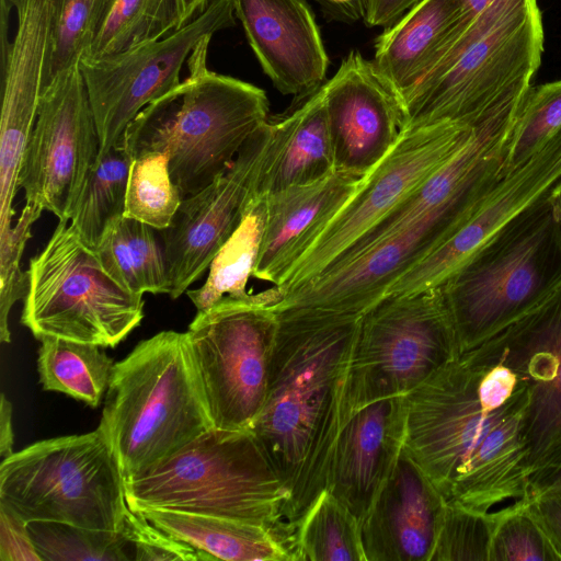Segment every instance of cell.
I'll return each mask as SVG.
<instances>
[{
    "instance_id": "6da1fadb",
    "label": "cell",
    "mask_w": 561,
    "mask_h": 561,
    "mask_svg": "<svg viewBox=\"0 0 561 561\" xmlns=\"http://www.w3.org/2000/svg\"><path fill=\"white\" fill-rule=\"evenodd\" d=\"M276 312L267 393L250 431L289 494L282 530L294 542L300 520L327 490L348 417L350 369L363 314L308 308Z\"/></svg>"
},
{
    "instance_id": "7a4b0ae2",
    "label": "cell",
    "mask_w": 561,
    "mask_h": 561,
    "mask_svg": "<svg viewBox=\"0 0 561 561\" xmlns=\"http://www.w3.org/2000/svg\"><path fill=\"white\" fill-rule=\"evenodd\" d=\"M477 379L460 354L408 393L403 447L447 504L500 520L530 501L528 389L490 409L478 397Z\"/></svg>"
},
{
    "instance_id": "3957f363",
    "label": "cell",
    "mask_w": 561,
    "mask_h": 561,
    "mask_svg": "<svg viewBox=\"0 0 561 561\" xmlns=\"http://www.w3.org/2000/svg\"><path fill=\"white\" fill-rule=\"evenodd\" d=\"M209 41L205 38L191 54L188 77L144 107L124 136L130 158L168 154L171 178L183 198L225 173L247 140L270 119L263 89L207 68Z\"/></svg>"
},
{
    "instance_id": "277c9868",
    "label": "cell",
    "mask_w": 561,
    "mask_h": 561,
    "mask_svg": "<svg viewBox=\"0 0 561 561\" xmlns=\"http://www.w3.org/2000/svg\"><path fill=\"white\" fill-rule=\"evenodd\" d=\"M543 43L538 0H493L401 101L404 129L473 126L520 101L540 66Z\"/></svg>"
},
{
    "instance_id": "5b68a950",
    "label": "cell",
    "mask_w": 561,
    "mask_h": 561,
    "mask_svg": "<svg viewBox=\"0 0 561 561\" xmlns=\"http://www.w3.org/2000/svg\"><path fill=\"white\" fill-rule=\"evenodd\" d=\"M100 424L125 480L214 427L186 333L161 331L115 363Z\"/></svg>"
},
{
    "instance_id": "8992f818",
    "label": "cell",
    "mask_w": 561,
    "mask_h": 561,
    "mask_svg": "<svg viewBox=\"0 0 561 561\" xmlns=\"http://www.w3.org/2000/svg\"><path fill=\"white\" fill-rule=\"evenodd\" d=\"M124 486L133 511L160 508L230 518L274 528L286 538L282 516L289 494L250 430L211 427L125 480Z\"/></svg>"
},
{
    "instance_id": "52a82bcc",
    "label": "cell",
    "mask_w": 561,
    "mask_h": 561,
    "mask_svg": "<svg viewBox=\"0 0 561 561\" xmlns=\"http://www.w3.org/2000/svg\"><path fill=\"white\" fill-rule=\"evenodd\" d=\"M549 196L513 219L438 286L460 354L561 286V231Z\"/></svg>"
},
{
    "instance_id": "ba28073f",
    "label": "cell",
    "mask_w": 561,
    "mask_h": 561,
    "mask_svg": "<svg viewBox=\"0 0 561 561\" xmlns=\"http://www.w3.org/2000/svg\"><path fill=\"white\" fill-rule=\"evenodd\" d=\"M122 468L103 425L44 439L0 463V503L26 522L118 531L128 504Z\"/></svg>"
},
{
    "instance_id": "9c48e42d",
    "label": "cell",
    "mask_w": 561,
    "mask_h": 561,
    "mask_svg": "<svg viewBox=\"0 0 561 561\" xmlns=\"http://www.w3.org/2000/svg\"><path fill=\"white\" fill-rule=\"evenodd\" d=\"M68 219L30 261L21 323L33 335L115 347L144 318V299L119 286Z\"/></svg>"
},
{
    "instance_id": "30bf717a",
    "label": "cell",
    "mask_w": 561,
    "mask_h": 561,
    "mask_svg": "<svg viewBox=\"0 0 561 561\" xmlns=\"http://www.w3.org/2000/svg\"><path fill=\"white\" fill-rule=\"evenodd\" d=\"M277 286L225 296L197 311L186 333L214 427L250 430L267 393L280 301Z\"/></svg>"
},
{
    "instance_id": "8fae6325",
    "label": "cell",
    "mask_w": 561,
    "mask_h": 561,
    "mask_svg": "<svg viewBox=\"0 0 561 561\" xmlns=\"http://www.w3.org/2000/svg\"><path fill=\"white\" fill-rule=\"evenodd\" d=\"M459 355L439 287L382 297L362 316L350 369L348 416L374 401L407 396Z\"/></svg>"
},
{
    "instance_id": "7c38bea8",
    "label": "cell",
    "mask_w": 561,
    "mask_h": 561,
    "mask_svg": "<svg viewBox=\"0 0 561 561\" xmlns=\"http://www.w3.org/2000/svg\"><path fill=\"white\" fill-rule=\"evenodd\" d=\"M473 126L439 123L404 129L346 202L319 228L279 286L283 295L335 264L368 230L401 204L470 138Z\"/></svg>"
},
{
    "instance_id": "4fadbf2b",
    "label": "cell",
    "mask_w": 561,
    "mask_h": 561,
    "mask_svg": "<svg viewBox=\"0 0 561 561\" xmlns=\"http://www.w3.org/2000/svg\"><path fill=\"white\" fill-rule=\"evenodd\" d=\"M234 15L233 0H209L201 15L159 41L101 59L80 60L100 136V156L123 146L138 113L181 83L187 56L205 38L233 26Z\"/></svg>"
},
{
    "instance_id": "5bb4252c",
    "label": "cell",
    "mask_w": 561,
    "mask_h": 561,
    "mask_svg": "<svg viewBox=\"0 0 561 561\" xmlns=\"http://www.w3.org/2000/svg\"><path fill=\"white\" fill-rule=\"evenodd\" d=\"M100 149L87 85L76 64L43 89L19 176L26 204L70 220Z\"/></svg>"
},
{
    "instance_id": "9a60e30c",
    "label": "cell",
    "mask_w": 561,
    "mask_h": 561,
    "mask_svg": "<svg viewBox=\"0 0 561 561\" xmlns=\"http://www.w3.org/2000/svg\"><path fill=\"white\" fill-rule=\"evenodd\" d=\"M465 352L503 363L526 385L524 431L531 474L561 449V286L533 310Z\"/></svg>"
},
{
    "instance_id": "2e32d148",
    "label": "cell",
    "mask_w": 561,
    "mask_h": 561,
    "mask_svg": "<svg viewBox=\"0 0 561 561\" xmlns=\"http://www.w3.org/2000/svg\"><path fill=\"white\" fill-rule=\"evenodd\" d=\"M271 138L268 119L247 140L225 173L182 199L172 224L161 231L172 299L202 277L239 226L254 195Z\"/></svg>"
},
{
    "instance_id": "e0dca14e",
    "label": "cell",
    "mask_w": 561,
    "mask_h": 561,
    "mask_svg": "<svg viewBox=\"0 0 561 561\" xmlns=\"http://www.w3.org/2000/svg\"><path fill=\"white\" fill-rule=\"evenodd\" d=\"M560 182L561 130L525 163L507 173L467 221L447 241L396 280L385 296L440 286L513 219L548 197Z\"/></svg>"
},
{
    "instance_id": "ac0fdd59",
    "label": "cell",
    "mask_w": 561,
    "mask_h": 561,
    "mask_svg": "<svg viewBox=\"0 0 561 561\" xmlns=\"http://www.w3.org/2000/svg\"><path fill=\"white\" fill-rule=\"evenodd\" d=\"M322 87L335 170L364 175L401 136V104L373 60L358 50H351Z\"/></svg>"
},
{
    "instance_id": "d6986e66",
    "label": "cell",
    "mask_w": 561,
    "mask_h": 561,
    "mask_svg": "<svg viewBox=\"0 0 561 561\" xmlns=\"http://www.w3.org/2000/svg\"><path fill=\"white\" fill-rule=\"evenodd\" d=\"M236 18L274 88L300 103L321 88L329 56L308 0H233Z\"/></svg>"
},
{
    "instance_id": "ffe728a7",
    "label": "cell",
    "mask_w": 561,
    "mask_h": 561,
    "mask_svg": "<svg viewBox=\"0 0 561 561\" xmlns=\"http://www.w3.org/2000/svg\"><path fill=\"white\" fill-rule=\"evenodd\" d=\"M446 501L402 447L399 458L359 524L365 561H430Z\"/></svg>"
},
{
    "instance_id": "44dd1931",
    "label": "cell",
    "mask_w": 561,
    "mask_h": 561,
    "mask_svg": "<svg viewBox=\"0 0 561 561\" xmlns=\"http://www.w3.org/2000/svg\"><path fill=\"white\" fill-rule=\"evenodd\" d=\"M405 396L354 411L337 437L327 490L360 522L389 478L404 445Z\"/></svg>"
},
{
    "instance_id": "7402d4cb",
    "label": "cell",
    "mask_w": 561,
    "mask_h": 561,
    "mask_svg": "<svg viewBox=\"0 0 561 561\" xmlns=\"http://www.w3.org/2000/svg\"><path fill=\"white\" fill-rule=\"evenodd\" d=\"M363 175L334 170L265 197L262 243L252 276L279 286L319 228L346 202Z\"/></svg>"
},
{
    "instance_id": "603a6c76",
    "label": "cell",
    "mask_w": 561,
    "mask_h": 561,
    "mask_svg": "<svg viewBox=\"0 0 561 561\" xmlns=\"http://www.w3.org/2000/svg\"><path fill=\"white\" fill-rule=\"evenodd\" d=\"M471 23L459 0H421L385 27L373 62L400 104Z\"/></svg>"
},
{
    "instance_id": "cb8c5ba5",
    "label": "cell",
    "mask_w": 561,
    "mask_h": 561,
    "mask_svg": "<svg viewBox=\"0 0 561 561\" xmlns=\"http://www.w3.org/2000/svg\"><path fill=\"white\" fill-rule=\"evenodd\" d=\"M322 85L288 112L270 117L272 138L254 195L266 196L289 186L311 183L335 170Z\"/></svg>"
},
{
    "instance_id": "d4e9b609",
    "label": "cell",
    "mask_w": 561,
    "mask_h": 561,
    "mask_svg": "<svg viewBox=\"0 0 561 561\" xmlns=\"http://www.w3.org/2000/svg\"><path fill=\"white\" fill-rule=\"evenodd\" d=\"M136 512L209 560L295 561L288 540L264 525L160 508Z\"/></svg>"
},
{
    "instance_id": "484cf974",
    "label": "cell",
    "mask_w": 561,
    "mask_h": 561,
    "mask_svg": "<svg viewBox=\"0 0 561 561\" xmlns=\"http://www.w3.org/2000/svg\"><path fill=\"white\" fill-rule=\"evenodd\" d=\"M154 228L122 216L105 230L95 253L104 271L124 289L136 294H170L163 250Z\"/></svg>"
},
{
    "instance_id": "4316f807",
    "label": "cell",
    "mask_w": 561,
    "mask_h": 561,
    "mask_svg": "<svg viewBox=\"0 0 561 561\" xmlns=\"http://www.w3.org/2000/svg\"><path fill=\"white\" fill-rule=\"evenodd\" d=\"M37 368L44 390L62 392L96 408L106 393L115 363L99 345L45 336Z\"/></svg>"
},
{
    "instance_id": "83f0119b",
    "label": "cell",
    "mask_w": 561,
    "mask_h": 561,
    "mask_svg": "<svg viewBox=\"0 0 561 561\" xmlns=\"http://www.w3.org/2000/svg\"><path fill=\"white\" fill-rule=\"evenodd\" d=\"M265 197L253 195L243 217L209 265L204 285L186 294L197 311L215 305L225 296L242 298L257 262L265 225Z\"/></svg>"
},
{
    "instance_id": "f1b7e54d",
    "label": "cell",
    "mask_w": 561,
    "mask_h": 561,
    "mask_svg": "<svg viewBox=\"0 0 561 561\" xmlns=\"http://www.w3.org/2000/svg\"><path fill=\"white\" fill-rule=\"evenodd\" d=\"M131 158L117 146L101 154L90 171L70 224L93 251L105 230L124 216Z\"/></svg>"
},
{
    "instance_id": "f546056e",
    "label": "cell",
    "mask_w": 561,
    "mask_h": 561,
    "mask_svg": "<svg viewBox=\"0 0 561 561\" xmlns=\"http://www.w3.org/2000/svg\"><path fill=\"white\" fill-rule=\"evenodd\" d=\"M179 28L180 0H113L83 58L101 59L124 53Z\"/></svg>"
},
{
    "instance_id": "4dcf8cb0",
    "label": "cell",
    "mask_w": 561,
    "mask_h": 561,
    "mask_svg": "<svg viewBox=\"0 0 561 561\" xmlns=\"http://www.w3.org/2000/svg\"><path fill=\"white\" fill-rule=\"evenodd\" d=\"M295 561H365L359 522L324 490L294 536Z\"/></svg>"
},
{
    "instance_id": "1f68e13d",
    "label": "cell",
    "mask_w": 561,
    "mask_h": 561,
    "mask_svg": "<svg viewBox=\"0 0 561 561\" xmlns=\"http://www.w3.org/2000/svg\"><path fill=\"white\" fill-rule=\"evenodd\" d=\"M42 561H125L130 545L123 529H92L62 522H27Z\"/></svg>"
},
{
    "instance_id": "d6a6232c",
    "label": "cell",
    "mask_w": 561,
    "mask_h": 561,
    "mask_svg": "<svg viewBox=\"0 0 561 561\" xmlns=\"http://www.w3.org/2000/svg\"><path fill=\"white\" fill-rule=\"evenodd\" d=\"M182 199L167 153L131 158L124 216L162 231L172 224Z\"/></svg>"
},
{
    "instance_id": "836d02e7",
    "label": "cell",
    "mask_w": 561,
    "mask_h": 561,
    "mask_svg": "<svg viewBox=\"0 0 561 561\" xmlns=\"http://www.w3.org/2000/svg\"><path fill=\"white\" fill-rule=\"evenodd\" d=\"M113 0H55L45 85L79 64L91 47Z\"/></svg>"
},
{
    "instance_id": "e575fe53",
    "label": "cell",
    "mask_w": 561,
    "mask_h": 561,
    "mask_svg": "<svg viewBox=\"0 0 561 561\" xmlns=\"http://www.w3.org/2000/svg\"><path fill=\"white\" fill-rule=\"evenodd\" d=\"M561 130V79L530 85L518 108L505 174L530 159Z\"/></svg>"
},
{
    "instance_id": "d590c367",
    "label": "cell",
    "mask_w": 561,
    "mask_h": 561,
    "mask_svg": "<svg viewBox=\"0 0 561 561\" xmlns=\"http://www.w3.org/2000/svg\"><path fill=\"white\" fill-rule=\"evenodd\" d=\"M499 520L456 504H446L430 561H489Z\"/></svg>"
},
{
    "instance_id": "8d00e7d4",
    "label": "cell",
    "mask_w": 561,
    "mask_h": 561,
    "mask_svg": "<svg viewBox=\"0 0 561 561\" xmlns=\"http://www.w3.org/2000/svg\"><path fill=\"white\" fill-rule=\"evenodd\" d=\"M43 209L25 204L9 236L0 240V340L10 343L9 313L16 300L23 299L27 288V271L21 268V259L31 228Z\"/></svg>"
},
{
    "instance_id": "74e56055",
    "label": "cell",
    "mask_w": 561,
    "mask_h": 561,
    "mask_svg": "<svg viewBox=\"0 0 561 561\" xmlns=\"http://www.w3.org/2000/svg\"><path fill=\"white\" fill-rule=\"evenodd\" d=\"M547 536L526 507L501 518L489 561H558Z\"/></svg>"
},
{
    "instance_id": "f35d334b",
    "label": "cell",
    "mask_w": 561,
    "mask_h": 561,
    "mask_svg": "<svg viewBox=\"0 0 561 561\" xmlns=\"http://www.w3.org/2000/svg\"><path fill=\"white\" fill-rule=\"evenodd\" d=\"M137 561H206L208 556L150 523L129 508L122 527Z\"/></svg>"
},
{
    "instance_id": "ab89813d",
    "label": "cell",
    "mask_w": 561,
    "mask_h": 561,
    "mask_svg": "<svg viewBox=\"0 0 561 561\" xmlns=\"http://www.w3.org/2000/svg\"><path fill=\"white\" fill-rule=\"evenodd\" d=\"M0 560L42 561L27 522L0 503Z\"/></svg>"
},
{
    "instance_id": "60d3db41",
    "label": "cell",
    "mask_w": 561,
    "mask_h": 561,
    "mask_svg": "<svg viewBox=\"0 0 561 561\" xmlns=\"http://www.w3.org/2000/svg\"><path fill=\"white\" fill-rule=\"evenodd\" d=\"M526 508L561 560V488L541 492L530 500Z\"/></svg>"
},
{
    "instance_id": "b9f144b4",
    "label": "cell",
    "mask_w": 561,
    "mask_h": 561,
    "mask_svg": "<svg viewBox=\"0 0 561 561\" xmlns=\"http://www.w3.org/2000/svg\"><path fill=\"white\" fill-rule=\"evenodd\" d=\"M421 0H366L364 21L367 26L387 27Z\"/></svg>"
},
{
    "instance_id": "7bdbcfd3",
    "label": "cell",
    "mask_w": 561,
    "mask_h": 561,
    "mask_svg": "<svg viewBox=\"0 0 561 561\" xmlns=\"http://www.w3.org/2000/svg\"><path fill=\"white\" fill-rule=\"evenodd\" d=\"M554 488H561V449L553 454L543 466L530 474V500L541 492Z\"/></svg>"
},
{
    "instance_id": "ee69618b",
    "label": "cell",
    "mask_w": 561,
    "mask_h": 561,
    "mask_svg": "<svg viewBox=\"0 0 561 561\" xmlns=\"http://www.w3.org/2000/svg\"><path fill=\"white\" fill-rule=\"evenodd\" d=\"M12 405L4 396L0 400V457L1 461L13 454Z\"/></svg>"
},
{
    "instance_id": "f6af8a7d",
    "label": "cell",
    "mask_w": 561,
    "mask_h": 561,
    "mask_svg": "<svg viewBox=\"0 0 561 561\" xmlns=\"http://www.w3.org/2000/svg\"><path fill=\"white\" fill-rule=\"evenodd\" d=\"M16 5V0H1L0 14V69L3 68L12 43L9 42V20L10 13Z\"/></svg>"
},
{
    "instance_id": "bcb514c9",
    "label": "cell",
    "mask_w": 561,
    "mask_h": 561,
    "mask_svg": "<svg viewBox=\"0 0 561 561\" xmlns=\"http://www.w3.org/2000/svg\"><path fill=\"white\" fill-rule=\"evenodd\" d=\"M209 0H180L181 27L201 15L207 8Z\"/></svg>"
},
{
    "instance_id": "7dc6e473",
    "label": "cell",
    "mask_w": 561,
    "mask_h": 561,
    "mask_svg": "<svg viewBox=\"0 0 561 561\" xmlns=\"http://www.w3.org/2000/svg\"><path fill=\"white\" fill-rule=\"evenodd\" d=\"M493 0H459L462 18L466 22H473Z\"/></svg>"
},
{
    "instance_id": "c3c4849f",
    "label": "cell",
    "mask_w": 561,
    "mask_h": 561,
    "mask_svg": "<svg viewBox=\"0 0 561 561\" xmlns=\"http://www.w3.org/2000/svg\"><path fill=\"white\" fill-rule=\"evenodd\" d=\"M549 202L551 204L557 224L561 231V182L557 185V187L550 194Z\"/></svg>"
},
{
    "instance_id": "681fc988",
    "label": "cell",
    "mask_w": 561,
    "mask_h": 561,
    "mask_svg": "<svg viewBox=\"0 0 561 561\" xmlns=\"http://www.w3.org/2000/svg\"><path fill=\"white\" fill-rule=\"evenodd\" d=\"M313 1L321 8L322 0H313Z\"/></svg>"
}]
</instances>
